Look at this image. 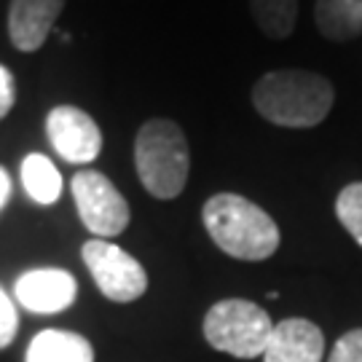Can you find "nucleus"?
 I'll return each instance as SVG.
<instances>
[{
  "mask_svg": "<svg viewBox=\"0 0 362 362\" xmlns=\"http://www.w3.org/2000/svg\"><path fill=\"white\" fill-rule=\"evenodd\" d=\"M202 218L209 239L236 260H266L279 247V228L272 215L239 194H215Z\"/></svg>",
  "mask_w": 362,
  "mask_h": 362,
  "instance_id": "2",
  "label": "nucleus"
},
{
  "mask_svg": "<svg viewBox=\"0 0 362 362\" xmlns=\"http://www.w3.org/2000/svg\"><path fill=\"white\" fill-rule=\"evenodd\" d=\"M325 336L311 320L290 317L274 325L263 362H322Z\"/></svg>",
  "mask_w": 362,
  "mask_h": 362,
  "instance_id": "10",
  "label": "nucleus"
},
{
  "mask_svg": "<svg viewBox=\"0 0 362 362\" xmlns=\"http://www.w3.org/2000/svg\"><path fill=\"white\" fill-rule=\"evenodd\" d=\"M16 330H19L16 306L11 303V298L6 296V290L0 287V349H6L16 338Z\"/></svg>",
  "mask_w": 362,
  "mask_h": 362,
  "instance_id": "17",
  "label": "nucleus"
},
{
  "mask_svg": "<svg viewBox=\"0 0 362 362\" xmlns=\"http://www.w3.org/2000/svg\"><path fill=\"white\" fill-rule=\"evenodd\" d=\"M16 103V81L6 65H0V121L8 116Z\"/></svg>",
  "mask_w": 362,
  "mask_h": 362,
  "instance_id": "18",
  "label": "nucleus"
},
{
  "mask_svg": "<svg viewBox=\"0 0 362 362\" xmlns=\"http://www.w3.org/2000/svg\"><path fill=\"white\" fill-rule=\"evenodd\" d=\"M336 215L351 239L362 247V182L346 185L336 199Z\"/></svg>",
  "mask_w": 362,
  "mask_h": 362,
  "instance_id": "15",
  "label": "nucleus"
},
{
  "mask_svg": "<svg viewBox=\"0 0 362 362\" xmlns=\"http://www.w3.org/2000/svg\"><path fill=\"white\" fill-rule=\"evenodd\" d=\"M22 185L35 204H54L62 196V175L43 153H30L22 161Z\"/></svg>",
  "mask_w": 362,
  "mask_h": 362,
  "instance_id": "13",
  "label": "nucleus"
},
{
  "mask_svg": "<svg viewBox=\"0 0 362 362\" xmlns=\"http://www.w3.org/2000/svg\"><path fill=\"white\" fill-rule=\"evenodd\" d=\"M272 330L274 322L266 309L245 298L218 300L204 317V338L209 346L239 360L260 357L269 346Z\"/></svg>",
  "mask_w": 362,
  "mask_h": 362,
  "instance_id": "4",
  "label": "nucleus"
},
{
  "mask_svg": "<svg viewBox=\"0 0 362 362\" xmlns=\"http://www.w3.org/2000/svg\"><path fill=\"white\" fill-rule=\"evenodd\" d=\"M16 300L35 314H57L73 306L78 293L76 276L62 269H33L25 272L13 285Z\"/></svg>",
  "mask_w": 362,
  "mask_h": 362,
  "instance_id": "8",
  "label": "nucleus"
},
{
  "mask_svg": "<svg viewBox=\"0 0 362 362\" xmlns=\"http://www.w3.org/2000/svg\"><path fill=\"white\" fill-rule=\"evenodd\" d=\"M70 191H73L78 215L83 220V226L97 239H110V236L127 231L129 204L103 172H94V169L76 172V177L70 182Z\"/></svg>",
  "mask_w": 362,
  "mask_h": 362,
  "instance_id": "6",
  "label": "nucleus"
},
{
  "mask_svg": "<svg viewBox=\"0 0 362 362\" xmlns=\"http://www.w3.org/2000/svg\"><path fill=\"white\" fill-rule=\"evenodd\" d=\"M8 199H11V177H8V172L0 167V209L8 204Z\"/></svg>",
  "mask_w": 362,
  "mask_h": 362,
  "instance_id": "19",
  "label": "nucleus"
},
{
  "mask_svg": "<svg viewBox=\"0 0 362 362\" xmlns=\"http://www.w3.org/2000/svg\"><path fill=\"white\" fill-rule=\"evenodd\" d=\"M25 362H94V346L70 330H40L27 346Z\"/></svg>",
  "mask_w": 362,
  "mask_h": 362,
  "instance_id": "11",
  "label": "nucleus"
},
{
  "mask_svg": "<svg viewBox=\"0 0 362 362\" xmlns=\"http://www.w3.org/2000/svg\"><path fill=\"white\" fill-rule=\"evenodd\" d=\"M314 22L322 38L344 43L362 33V0H317Z\"/></svg>",
  "mask_w": 362,
  "mask_h": 362,
  "instance_id": "12",
  "label": "nucleus"
},
{
  "mask_svg": "<svg viewBox=\"0 0 362 362\" xmlns=\"http://www.w3.org/2000/svg\"><path fill=\"white\" fill-rule=\"evenodd\" d=\"M327 362H362V327L338 338Z\"/></svg>",
  "mask_w": 362,
  "mask_h": 362,
  "instance_id": "16",
  "label": "nucleus"
},
{
  "mask_svg": "<svg viewBox=\"0 0 362 362\" xmlns=\"http://www.w3.org/2000/svg\"><path fill=\"white\" fill-rule=\"evenodd\" d=\"M52 148L67 164H91L103 151V132L97 121L76 105H57L46 116Z\"/></svg>",
  "mask_w": 362,
  "mask_h": 362,
  "instance_id": "7",
  "label": "nucleus"
},
{
  "mask_svg": "<svg viewBox=\"0 0 362 362\" xmlns=\"http://www.w3.org/2000/svg\"><path fill=\"white\" fill-rule=\"evenodd\" d=\"M81 255L105 298L116 303H132L145 296L148 274L143 263L129 252H124L118 245L107 239H89L81 247Z\"/></svg>",
  "mask_w": 362,
  "mask_h": 362,
  "instance_id": "5",
  "label": "nucleus"
},
{
  "mask_svg": "<svg viewBox=\"0 0 362 362\" xmlns=\"http://www.w3.org/2000/svg\"><path fill=\"white\" fill-rule=\"evenodd\" d=\"M65 0H11L8 8V38L16 52H38L49 40Z\"/></svg>",
  "mask_w": 362,
  "mask_h": 362,
  "instance_id": "9",
  "label": "nucleus"
},
{
  "mask_svg": "<svg viewBox=\"0 0 362 362\" xmlns=\"http://www.w3.org/2000/svg\"><path fill=\"white\" fill-rule=\"evenodd\" d=\"M252 19L263 35L285 40L293 35L298 19V0H250Z\"/></svg>",
  "mask_w": 362,
  "mask_h": 362,
  "instance_id": "14",
  "label": "nucleus"
},
{
  "mask_svg": "<svg viewBox=\"0 0 362 362\" xmlns=\"http://www.w3.org/2000/svg\"><path fill=\"white\" fill-rule=\"evenodd\" d=\"M333 83L311 70H274L252 86V105L266 121L287 129H311L333 110Z\"/></svg>",
  "mask_w": 362,
  "mask_h": 362,
  "instance_id": "1",
  "label": "nucleus"
},
{
  "mask_svg": "<svg viewBox=\"0 0 362 362\" xmlns=\"http://www.w3.org/2000/svg\"><path fill=\"white\" fill-rule=\"evenodd\" d=\"M134 167L143 188L156 199H177L188 182L191 151L185 132L169 118L145 121L134 137Z\"/></svg>",
  "mask_w": 362,
  "mask_h": 362,
  "instance_id": "3",
  "label": "nucleus"
}]
</instances>
